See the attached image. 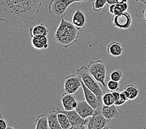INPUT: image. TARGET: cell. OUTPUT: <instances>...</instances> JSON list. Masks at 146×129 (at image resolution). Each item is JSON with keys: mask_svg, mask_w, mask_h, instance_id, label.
I'll use <instances>...</instances> for the list:
<instances>
[{"mask_svg": "<svg viewBox=\"0 0 146 129\" xmlns=\"http://www.w3.org/2000/svg\"><path fill=\"white\" fill-rule=\"evenodd\" d=\"M36 129H49L47 116L46 114H40L38 116L36 120Z\"/></svg>", "mask_w": 146, "mask_h": 129, "instance_id": "obj_21", "label": "cell"}, {"mask_svg": "<svg viewBox=\"0 0 146 129\" xmlns=\"http://www.w3.org/2000/svg\"><path fill=\"white\" fill-rule=\"evenodd\" d=\"M134 1H136V2H137V1H139V0H134Z\"/></svg>", "mask_w": 146, "mask_h": 129, "instance_id": "obj_37", "label": "cell"}, {"mask_svg": "<svg viewBox=\"0 0 146 129\" xmlns=\"http://www.w3.org/2000/svg\"><path fill=\"white\" fill-rule=\"evenodd\" d=\"M83 118H87L95 114V110L86 101H78L77 106L75 109Z\"/></svg>", "mask_w": 146, "mask_h": 129, "instance_id": "obj_11", "label": "cell"}, {"mask_svg": "<svg viewBox=\"0 0 146 129\" xmlns=\"http://www.w3.org/2000/svg\"><path fill=\"white\" fill-rule=\"evenodd\" d=\"M43 0H0V21L21 25L32 21L39 15Z\"/></svg>", "mask_w": 146, "mask_h": 129, "instance_id": "obj_1", "label": "cell"}, {"mask_svg": "<svg viewBox=\"0 0 146 129\" xmlns=\"http://www.w3.org/2000/svg\"><path fill=\"white\" fill-rule=\"evenodd\" d=\"M76 74L81 78L83 82L88 88L93 91L95 95L98 97V98L102 101L103 92L98 85V82L93 78V76L90 74L87 67L82 66L76 70Z\"/></svg>", "mask_w": 146, "mask_h": 129, "instance_id": "obj_3", "label": "cell"}, {"mask_svg": "<svg viewBox=\"0 0 146 129\" xmlns=\"http://www.w3.org/2000/svg\"><path fill=\"white\" fill-rule=\"evenodd\" d=\"M107 0H95L92 3V8L95 12H100L106 6Z\"/></svg>", "mask_w": 146, "mask_h": 129, "instance_id": "obj_24", "label": "cell"}, {"mask_svg": "<svg viewBox=\"0 0 146 129\" xmlns=\"http://www.w3.org/2000/svg\"><path fill=\"white\" fill-rule=\"evenodd\" d=\"M73 3V0H50L47 6L48 13L54 18L62 19L65 16L68 7Z\"/></svg>", "mask_w": 146, "mask_h": 129, "instance_id": "obj_4", "label": "cell"}, {"mask_svg": "<svg viewBox=\"0 0 146 129\" xmlns=\"http://www.w3.org/2000/svg\"><path fill=\"white\" fill-rule=\"evenodd\" d=\"M57 112H63L67 115L72 124L71 128H87V123L88 118H82L75 110H65L64 109L60 110L58 109H57Z\"/></svg>", "mask_w": 146, "mask_h": 129, "instance_id": "obj_7", "label": "cell"}, {"mask_svg": "<svg viewBox=\"0 0 146 129\" xmlns=\"http://www.w3.org/2000/svg\"><path fill=\"white\" fill-rule=\"evenodd\" d=\"M48 125L50 129H62L58 118V112L56 110H51L47 114Z\"/></svg>", "mask_w": 146, "mask_h": 129, "instance_id": "obj_17", "label": "cell"}, {"mask_svg": "<svg viewBox=\"0 0 146 129\" xmlns=\"http://www.w3.org/2000/svg\"><path fill=\"white\" fill-rule=\"evenodd\" d=\"M58 118L62 129H70L72 128L70 120L65 114L58 112Z\"/></svg>", "mask_w": 146, "mask_h": 129, "instance_id": "obj_22", "label": "cell"}, {"mask_svg": "<svg viewBox=\"0 0 146 129\" xmlns=\"http://www.w3.org/2000/svg\"><path fill=\"white\" fill-rule=\"evenodd\" d=\"M110 120H108L102 114H95L93 116L88 117V129H105L110 128Z\"/></svg>", "mask_w": 146, "mask_h": 129, "instance_id": "obj_9", "label": "cell"}, {"mask_svg": "<svg viewBox=\"0 0 146 129\" xmlns=\"http://www.w3.org/2000/svg\"><path fill=\"white\" fill-rule=\"evenodd\" d=\"M31 44L33 47L36 50H42L46 49L48 47L47 36L43 35H38L34 36L31 40Z\"/></svg>", "mask_w": 146, "mask_h": 129, "instance_id": "obj_14", "label": "cell"}, {"mask_svg": "<svg viewBox=\"0 0 146 129\" xmlns=\"http://www.w3.org/2000/svg\"><path fill=\"white\" fill-rule=\"evenodd\" d=\"M72 22L77 28L79 29H82L85 26L86 22V17L85 14L81 10L76 9L74 15H73Z\"/></svg>", "mask_w": 146, "mask_h": 129, "instance_id": "obj_16", "label": "cell"}, {"mask_svg": "<svg viewBox=\"0 0 146 129\" xmlns=\"http://www.w3.org/2000/svg\"><path fill=\"white\" fill-rule=\"evenodd\" d=\"M123 72L119 70V69H116L114 70L112 73L110 74V78L113 81L119 82L123 78Z\"/></svg>", "mask_w": 146, "mask_h": 129, "instance_id": "obj_25", "label": "cell"}, {"mask_svg": "<svg viewBox=\"0 0 146 129\" xmlns=\"http://www.w3.org/2000/svg\"><path fill=\"white\" fill-rule=\"evenodd\" d=\"M108 11L111 15H117L120 13L126 11L128 9L127 3L124 4H114L109 6Z\"/></svg>", "mask_w": 146, "mask_h": 129, "instance_id": "obj_20", "label": "cell"}, {"mask_svg": "<svg viewBox=\"0 0 146 129\" xmlns=\"http://www.w3.org/2000/svg\"><path fill=\"white\" fill-rule=\"evenodd\" d=\"M126 102H127L126 101H125V100L123 99L122 98H121V97H120L119 99L117 100L116 101H115L114 104H115V105L117 106H119L123 105V104H124Z\"/></svg>", "mask_w": 146, "mask_h": 129, "instance_id": "obj_28", "label": "cell"}, {"mask_svg": "<svg viewBox=\"0 0 146 129\" xmlns=\"http://www.w3.org/2000/svg\"><path fill=\"white\" fill-rule=\"evenodd\" d=\"M121 110L118 109L117 106L115 104L111 106H106L103 105L102 113L103 116L105 117L108 120H112L114 118H116L119 116Z\"/></svg>", "mask_w": 146, "mask_h": 129, "instance_id": "obj_13", "label": "cell"}, {"mask_svg": "<svg viewBox=\"0 0 146 129\" xmlns=\"http://www.w3.org/2000/svg\"><path fill=\"white\" fill-rule=\"evenodd\" d=\"M80 87H82V80L77 74L70 75L66 77L64 82L65 93L74 95Z\"/></svg>", "mask_w": 146, "mask_h": 129, "instance_id": "obj_10", "label": "cell"}, {"mask_svg": "<svg viewBox=\"0 0 146 129\" xmlns=\"http://www.w3.org/2000/svg\"><path fill=\"white\" fill-rule=\"evenodd\" d=\"M102 101L104 105L106 106H111L114 104L115 100H114L112 92L106 93L105 95H103L102 97Z\"/></svg>", "mask_w": 146, "mask_h": 129, "instance_id": "obj_23", "label": "cell"}, {"mask_svg": "<svg viewBox=\"0 0 146 129\" xmlns=\"http://www.w3.org/2000/svg\"><path fill=\"white\" fill-rule=\"evenodd\" d=\"M86 1H88V0H73L74 3H83Z\"/></svg>", "mask_w": 146, "mask_h": 129, "instance_id": "obj_34", "label": "cell"}, {"mask_svg": "<svg viewBox=\"0 0 146 129\" xmlns=\"http://www.w3.org/2000/svg\"><path fill=\"white\" fill-rule=\"evenodd\" d=\"M116 3L117 4H124L127 3V0H116Z\"/></svg>", "mask_w": 146, "mask_h": 129, "instance_id": "obj_32", "label": "cell"}, {"mask_svg": "<svg viewBox=\"0 0 146 129\" xmlns=\"http://www.w3.org/2000/svg\"><path fill=\"white\" fill-rule=\"evenodd\" d=\"M124 91L126 94L129 100L136 99L139 95L140 90L137 86L133 84H129L124 87Z\"/></svg>", "mask_w": 146, "mask_h": 129, "instance_id": "obj_19", "label": "cell"}, {"mask_svg": "<svg viewBox=\"0 0 146 129\" xmlns=\"http://www.w3.org/2000/svg\"><path fill=\"white\" fill-rule=\"evenodd\" d=\"M49 34V30L43 24H39L37 25L31 27L29 28V35L31 37L38 36V35H43L47 36Z\"/></svg>", "mask_w": 146, "mask_h": 129, "instance_id": "obj_18", "label": "cell"}, {"mask_svg": "<svg viewBox=\"0 0 146 129\" xmlns=\"http://www.w3.org/2000/svg\"><path fill=\"white\" fill-rule=\"evenodd\" d=\"M133 22L131 15L127 11L120 13L117 15H113V26L117 29L127 30L130 28Z\"/></svg>", "mask_w": 146, "mask_h": 129, "instance_id": "obj_8", "label": "cell"}, {"mask_svg": "<svg viewBox=\"0 0 146 129\" xmlns=\"http://www.w3.org/2000/svg\"><path fill=\"white\" fill-rule=\"evenodd\" d=\"M82 80V79H81ZM82 88L83 91V95L85 101H87V103L90 104L95 110V114H102V109L103 107V101L100 100L95 93L92 91L85 83L82 80Z\"/></svg>", "mask_w": 146, "mask_h": 129, "instance_id": "obj_6", "label": "cell"}, {"mask_svg": "<svg viewBox=\"0 0 146 129\" xmlns=\"http://www.w3.org/2000/svg\"><path fill=\"white\" fill-rule=\"evenodd\" d=\"M142 14H143V17H144V21L146 22V6L143 9V11H142Z\"/></svg>", "mask_w": 146, "mask_h": 129, "instance_id": "obj_33", "label": "cell"}, {"mask_svg": "<svg viewBox=\"0 0 146 129\" xmlns=\"http://www.w3.org/2000/svg\"><path fill=\"white\" fill-rule=\"evenodd\" d=\"M61 102L64 109L65 110H75L78 104L76 97L72 94L67 93L62 95L61 97Z\"/></svg>", "mask_w": 146, "mask_h": 129, "instance_id": "obj_12", "label": "cell"}, {"mask_svg": "<svg viewBox=\"0 0 146 129\" xmlns=\"http://www.w3.org/2000/svg\"><path fill=\"white\" fill-rule=\"evenodd\" d=\"M88 71L93 78L97 81L102 84L103 86H106V67L102 60H98L92 61L88 65Z\"/></svg>", "mask_w": 146, "mask_h": 129, "instance_id": "obj_5", "label": "cell"}, {"mask_svg": "<svg viewBox=\"0 0 146 129\" xmlns=\"http://www.w3.org/2000/svg\"><path fill=\"white\" fill-rule=\"evenodd\" d=\"M108 90L110 92L116 91L119 88V83L117 81H113V80H110L107 84Z\"/></svg>", "mask_w": 146, "mask_h": 129, "instance_id": "obj_26", "label": "cell"}, {"mask_svg": "<svg viewBox=\"0 0 146 129\" xmlns=\"http://www.w3.org/2000/svg\"><path fill=\"white\" fill-rule=\"evenodd\" d=\"M112 93L115 101H116L117 100H118L120 98V92H118L117 91H116L112 92Z\"/></svg>", "mask_w": 146, "mask_h": 129, "instance_id": "obj_29", "label": "cell"}, {"mask_svg": "<svg viewBox=\"0 0 146 129\" xmlns=\"http://www.w3.org/2000/svg\"><path fill=\"white\" fill-rule=\"evenodd\" d=\"M116 0H107V6H111L114 4H116Z\"/></svg>", "mask_w": 146, "mask_h": 129, "instance_id": "obj_31", "label": "cell"}, {"mask_svg": "<svg viewBox=\"0 0 146 129\" xmlns=\"http://www.w3.org/2000/svg\"><path fill=\"white\" fill-rule=\"evenodd\" d=\"M79 30L72 22L62 19L55 30L54 39L59 46L68 48L77 42L80 37Z\"/></svg>", "mask_w": 146, "mask_h": 129, "instance_id": "obj_2", "label": "cell"}, {"mask_svg": "<svg viewBox=\"0 0 146 129\" xmlns=\"http://www.w3.org/2000/svg\"><path fill=\"white\" fill-rule=\"evenodd\" d=\"M120 97H121V98H122L123 99L126 101H129V99H128V97H127V96L126 95V94L125 93V92L124 91L120 92Z\"/></svg>", "mask_w": 146, "mask_h": 129, "instance_id": "obj_30", "label": "cell"}, {"mask_svg": "<svg viewBox=\"0 0 146 129\" xmlns=\"http://www.w3.org/2000/svg\"><path fill=\"white\" fill-rule=\"evenodd\" d=\"M8 128H13L12 125H8V127H7V129Z\"/></svg>", "mask_w": 146, "mask_h": 129, "instance_id": "obj_36", "label": "cell"}, {"mask_svg": "<svg viewBox=\"0 0 146 129\" xmlns=\"http://www.w3.org/2000/svg\"><path fill=\"white\" fill-rule=\"evenodd\" d=\"M7 127H8V125H7L4 118L2 117V115H1V118H0V128L7 129Z\"/></svg>", "mask_w": 146, "mask_h": 129, "instance_id": "obj_27", "label": "cell"}, {"mask_svg": "<svg viewBox=\"0 0 146 129\" xmlns=\"http://www.w3.org/2000/svg\"><path fill=\"white\" fill-rule=\"evenodd\" d=\"M139 1H141V2L143 3L144 5H146V0H139Z\"/></svg>", "mask_w": 146, "mask_h": 129, "instance_id": "obj_35", "label": "cell"}, {"mask_svg": "<svg viewBox=\"0 0 146 129\" xmlns=\"http://www.w3.org/2000/svg\"><path fill=\"white\" fill-rule=\"evenodd\" d=\"M107 53L113 57L121 56L123 52V48L121 45L116 41H113L108 44L106 47Z\"/></svg>", "mask_w": 146, "mask_h": 129, "instance_id": "obj_15", "label": "cell"}]
</instances>
